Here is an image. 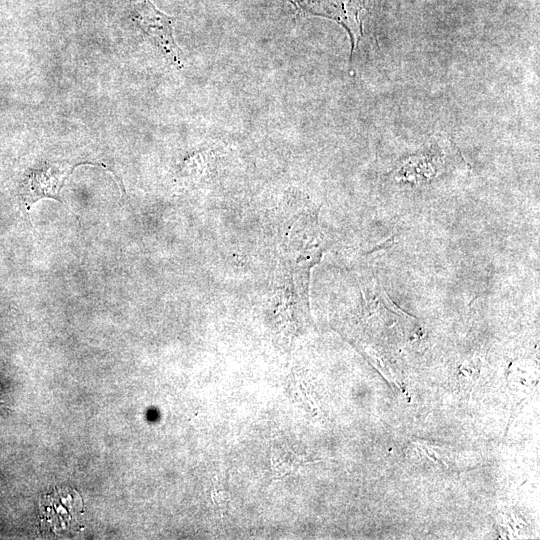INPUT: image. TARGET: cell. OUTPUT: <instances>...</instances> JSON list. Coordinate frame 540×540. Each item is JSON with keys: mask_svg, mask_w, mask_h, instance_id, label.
Masks as SVG:
<instances>
[{"mask_svg": "<svg viewBox=\"0 0 540 540\" xmlns=\"http://www.w3.org/2000/svg\"><path fill=\"white\" fill-rule=\"evenodd\" d=\"M301 15L325 17L342 25L350 36L351 57L363 30L371 0H289Z\"/></svg>", "mask_w": 540, "mask_h": 540, "instance_id": "obj_1", "label": "cell"}, {"mask_svg": "<svg viewBox=\"0 0 540 540\" xmlns=\"http://www.w3.org/2000/svg\"><path fill=\"white\" fill-rule=\"evenodd\" d=\"M133 17L140 28L177 68L184 65V55L174 36L175 18L160 11L150 0H131Z\"/></svg>", "mask_w": 540, "mask_h": 540, "instance_id": "obj_2", "label": "cell"}, {"mask_svg": "<svg viewBox=\"0 0 540 540\" xmlns=\"http://www.w3.org/2000/svg\"><path fill=\"white\" fill-rule=\"evenodd\" d=\"M66 176L53 169H43L33 172L25 184V200L28 205L43 197L59 199V191Z\"/></svg>", "mask_w": 540, "mask_h": 540, "instance_id": "obj_3", "label": "cell"}, {"mask_svg": "<svg viewBox=\"0 0 540 540\" xmlns=\"http://www.w3.org/2000/svg\"><path fill=\"white\" fill-rule=\"evenodd\" d=\"M271 455L272 469L278 477L295 473L303 464V459L289 450L273 447Z\"/></svg>", "mask_w": 540, "mask_h": 540, "instance_id": "obj_4", "label": "cell"}]
</instances>
